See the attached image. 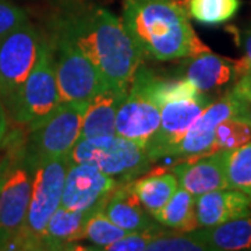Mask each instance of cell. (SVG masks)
Segmentation results:
<instances>
[{
	"mask_svg": "<svg viewBox=\"0 0 251 251\" xmlns=\"http://www.w3.org/2000/svg\"><path fill=\"white\" fill-rule=\"evenodd\" d=\"M127 232L120 229L109 219L103 212V208L95 211L87 219L81 232V240H88L97 250H105L112 243L123 237Z\"/></svg>",
	"mask_w": 251,
	"mask_h": 251,
	"instance_id": "obj_26",
	"label": "cell"
},
{
	"mask_svg": "<svg viewBox=\"0 0 251 251\" xmlns=\"http://www.w3.org/2000/svg\"><path fill=\"white\" fill-rule=\"evenodd\" d=\"M50 44L60 102H90L108 87L98 67L67 34L57 29Z\"/></svg>",
	"mask_w": 251,
	"mask_h": 251,
	"instance_id": "obj_7",
	"label": "cell"
},
{
	"mask_svg": "<svg viewBox=\"0 0 251 251\" xmlns=\"http://www.w3.org/2000/svg\"><path fill=\"white\" fill-rule=\"evenodd\" d=\"M177 187L179 181L173 172L150 173L130 183V188L137 200L152 218L166 205Z\"/></svg>",
	"mask_w": 251,
	"mask_h": 251,
	"instance_id": "obj_21",
	"label": "cell"
},
{
	"mask_svg": "<svg viewBox=\"0 0 251 251\" xmlns=\"http://www.w3.org/2000/svg\"><path fill=\"white\" fill-rule=\"evenodd\" d=\"M127 91L106 87L91 99L82 117L80 140L116 134L117 110Z\"/></svg>",
	"mask_w": 251,
	"mask_h": 251,
	"instance_id": "obj_18",
	"label": "cell"
},
{
	"mask_svg": "<svg viewBox=\"0 0 251 251\" xmlns=\"http://www.w3.org/2000/svg\"><path fill=\"white\" fill-rule=\"evenodd\" d=\"M7 131H9V115L3 100L0 98V144L3 143Z\"/></svg>",
	"mask_w": 251,
	"mask_h": 251,
	"instance_id": "obj_32",
	"label": "cell"
},
{
	"mask_svg": "<svg viewBox=\"0 0 251 251\" xmlns=\"http://www.w3.org/2000/svg\"><path fill=\"white\" fill-rule=\"evenodd\" d=\"M153 233H141V232H131L126 233L123 237L112 243L105 250L108 251H147L148 243L151 240Z\"/></svg>",
	"mask_w": 251,
	"mask_h": 251,
	"instance_id": "obj_29",
	"label": "cell"
},
{
	"mask_svg": "<svg viewBox=\"0 0 251 251\" xmlns=\"http://www.w3.org/2000/svg\"><path fill=\"white\" fill-rule=\"evenodd\" d=\"M251 106L236 95L233 91L227 92L216 102H211L197 120L191 125L187 133L181 137L168 155V158L187 159L200 155L214 152L215 130L219 123L229 117L250 113Z\"/></svg>",
	"mask_w": 251,
	"mask_h": 251,
	"instance_id": "obj_11",
	"label": "cell"
},
{
	"mask_svg": "<svg viewBox=\"0 0 251 251\" xmlns=\"http://www.w3.org/2000/svg\"><path fill=\"white\" fill-rule=\"evenodd\" d=\"M106 200L99 205L82 211H69L59 206L46 225L41 240V250H66L69 246L80 242L81 232L87 219L95 211L103 208Z\"/></svg>",
	"mask_w": 251,
	"mask_h": 251,
	"instance_id": "obj_19",
	"label": "cell"
},
{
	"mask_svg": "<svg viewBox=\"0 0 251 251\" xmlns=\"http://www.w3.org/2000/svg\"><path fill=\"white\" fill-rule=\"evenodd\" d=\"M193 232L208 251L251 250V214Z\"/></svg>",
	"mask_w": 251,
	"mask_h": 251,
	"instance_id": "obj_20",
	"label": "cell"
},
{
	"mask_svg": "<svg viewBox=\"0 0 251 251\" xmlns=\"http://www.w3.org/2000/svg\"><path fill=\"white\" fill-rule=\"evenodd\" d=\"M251 141V112L229 117L219 123L215 130L214 152L232 150Z\"/></svg>",
	"mask_w": 251,
	"mask_h": 251,
	"instance_id": "obj_25",
	"label": "cell"
},
{
	"mask_svg": "<svg viewBox=\"0 0 251 251\" xmlns=\"http://www.w3.org/2000/svg\"><path fill=\"white\" fill-rule=\"evenodd\" d=\"M172 172L177 177L180 187L186 188L194 197L214 190L229 188L225 175L224 150L183 159L173 166Z\"/></svg>",
	"mask_w": 251,
	"mask_h": 251,
	"instance_id": "obj_14",
	"label": "cell"
},
{
	"mask_svg": "<svg viewBox=\"0 0 251 251\" xmlns=\"http://www.w3.org/2000/svg\"><path fill=\"white\" fill-rule=\"evenodd\" d=\"M57 29L74 39L88 54L108 87L128 90L144 54L122 18L106 9L92 7L63 18Z\"/></svg>",
	"mask_w": 251,
	"mask_h": 251,
	"instance_id": "obj_1",
	"label": "cell"
},
{
	"mask_svg": "<svg viewBox=\"0 0 251 251\" xmlns=\"http://www.w3.org/2000/svg\"><path fill=\"white\" fill-rule=\"evenodd\" d=\"M120 186L92 163H69L60 206L69 211L90 209L103 202Z\"/></svg>",
	"mask_w": 251,
	"mask_h": 251,
	"instance_id": "obj_13",
	"label": "cell"
},
{
	"mask_svg": "<svg viewBox=\"0 0 251 251\" xmlns=\"http://www.w3.org/2000/svg\"><path fill=\"white\" fill-rule=\"evenodd\" d=\"M239 77V60H232L205 50L191 56L183 78L191 81L201 92H208L236 82Z\"/></svg>",
	"mask_w": 251,
	"mask_h": 251,
	"instance_id": "obj_16",
	"label": "cell"
},
{
	"mask_svg": "<svg viewBox=\"0 0 251 251\" xmlns=\"http://www.w3.org/2000/svg\"><path fill=\"white\" fill-rule=\"evenodd\" d=\"M67 169V156L38 162L27 216L18 236L17 250H41L46 225L62 202Z\"/></svg>",
	"mask_w": 251,
	"mask_h": 251,
	"instance_id": "obj_5",
	"label": "cell"
},
{
	"mask_svg": "<svg viewBox=\"0 0 251 251\" xmlns=\"http://www.w3.org/2000/svg\"><path fill=\"white\" fill-rule=\"evenodd\" d=\"M130 183L117 186L109 194L103 212L113 224L127 233H158V224L153 222L151 215L137 200L130 188Z\"/></svg>",
	"mask_w": 251,
	"mask_h": 251,
	"instance_id": "obj_17",
	"label": "cell"
},
{
	"mask_svg": "<svg viewBox=\"0 0 251 251\" xmlns=\"http://www.w3.org/2000/svg\"><path fill=\"white\" fill-rule=\"evenodd\" d=\"M212 102L205 92L193 98L173 99L161 105V122L156 133L147 144L145 151L151 162L168 158L172 148L187 133L204 109Z\"/></svg>",
	"mask_w": 251,
	"mask_h": 251,
	"instance_id": "obj_12",
	"label": "cell"
},
{
	"mask_svg": "<svg viewBox=\"0 0 251 251\" xmlns=\"http://www.w3.org/2000/svg\"><path fill=\"white\" fill-rule=\"evenodd\" d=\"M227 187L251 197V141L232 150H224Z\"/></svg>",
	"mask_w": 251,
	"mask_h": 251,
	"instance_id": "obj_24",
	"label": "cell"
},
{
	"mask_svg": "<svg viewBox=\"0 0 251 251\" xmlns=\"http://www.w3.org/2000/svg\"><path fill=\"white\" fill-rule=\"evenodd\" d=\"M88 102H60L28 130V145L36 161L67 156L80 140L82 117Z\"/></svg>",
	"mask_w": 251,
	"mask_h": 251,
	"instance_id": "obj_9",
	"label": "cell"
},
{
	"mask_svg": "<svg viewBox=\"0 0 251 251\" xmlns=\"http://www.w3.org/2000/svg\"><path fill=\"white\" fill-rule=\"evenodd\" d=\"M153 219L162 226L179 232H190L197 229L196 197L186 188L179 186L166 205L153 216Z\"/></svg>",
	"mask_w": 251,
	"mask_h": 251,
	"instance_id": "obj_22",
	"label": "cell"
},
{
	"mask_svg": "<svg viewBox=\"0 0 251 251\" xmlns=\"http://www.w3.org/2000/svg\"><path fill=\"white\" fill-rule=\"evenodd\" d=\"M236 95H239L251 106V70L240 75L232 88Z\"/></svg>",
	"mask_w": 251,
	"mask_h": 251,
	"instance_id": "obj_31",
	"label": "cell"
},
{
	"mask_svg": "<svg viewBox=\"0 0 251 251\" xmlns=\"http://www.w3.org/2000/svg\"><path fill=\"white\" fill-rule=\"evenodd\" d=\"M181 4L190 17L205 25L225 24L240 9V0H184Z\"/></svg>",
	"mask_w": 251,
	"mask_h": 251,
	"instance_id": "obj_23",
	"label": "cell"
},
{
	"mask_svg": "<svg viewBox=\"0 0 251 251\" xmlns=\"http://www.w3.org/2000/svg\"><path fill=\"white\" fill-rule=\"evenodd\" d=\"M156 78L141 64L117 110L116 134L144 148L156 133L161 122V105L153 95Z\"/></svg>",
	"mask_w": 251,
	"mask_h": 251,
	"instance_id": "obj_8",
	"label": "cell"
},
{
	"mask_svg": "<svg viewBox=\"0 0 251 251\" xmlns=\"http://www.w3.org/2000/svg\"><path fill=\"white\" fill-rule=\"evenodd\" d=\"M67 159L69 163H92L120 184L140 177L152 163L144 147L117 134L78 140Z\"/></svg>",
	"mask_w": 251,
	"mask_h": 251,
	"instance_id": "obj_4",
	"label": "cell"
},
{
	"mask_svg": "<svg viewBox=\"0 0 251 251\" xmlns=\"http://www.w3.org/2000/svg\"><path fill=\"white\" fill-rule=\"evenodd\" d=\"M42 41L29 21L0 38V98L4 105L32 72Z\"/></svg>",
	"mask_w": 251,
	"mask_h": 251,
	"instance_id": "obj_10",
	"label": "cell"
},
{
	"mask_svg": "<svg viewBox=\"0 0 251 251\" xmlns=\"http://www.w3.org/2000/svg\"><path fill=\"white\" fill-rule=\"evenodd\" d=\"M147 251H208L193 230L176 233H153Z\"/></svg>",
	"mask_w": 251,
	"mask_h": 251,
	"instance_id": "obj_27",
	"label": "cell"
},
{
	"mask_svg": "<svg viewBox=\"0 0 251 251\" xmlns=\"http://www.w3.org/2000/svg\"><path fill=\"white\" fill-rule=\"evenodd\" d=\"M229 29L233 32L237 45L242 48L243 53H244V56L239 60L240 75H243L244 73L251 70V27L247 29H237V28L230 27Z\"/></svg>",
	"mask_w": 251,
	"mask_h": 251,
	"instance_id": "obj_30",
	"label": "cell"
},
{
	"mask_svg": "<svg viewBox=\"0 0 251 251\" xmlns=\"http://www.w3.org/2000/svg\"><path fill=\"white\" fill-rule=\"evenodd\" d=\"M122 21L144 56L155 60L191 57L209 50L196 35L187 10L175 0H123Z\"/></svg>",
	"mask_w": 251,
	"mask_h": 251,
	"instance_id": "obj_2",
	"label": "cell"
},
{
	"mask_svg": "<svg viewBox=\"0 0 251 251\" xmlns=\"http://www.w3.org/2000/svg\"><path fill=\"white\" fill-rule=\"evenodd\" d=\"M36 166L27 127L16 125L0 144V250H17Z\"/></svg>",
	"mask_w": 251,
	"mask_h": 251,
	"instance_id": "obj_3",
	"label": "cell"
},
{
	"mask_svg": "<svg viewBox=\"0 0 251 251\" xmlns=\"http://www.w3.org/2000/svg\"><path fill=\"white\" fill-rule=\"evenodd\" d=\"M59 103L52 44L44 39L32 72L4 106L13 123L31 127L48 116Z\"/></svg>",
	"mask_w": 251,
	"mask_h": 251,
	"instance_id": "obj_6",
	"label": "cell"
},
{
	"mask_svg": "<svg viewBox=\"0 0 251 251\" xmlns=\"http://www.w3.org/2000/svg\"><path fill=\"white\" fill-rule=\"evenodd\" d=\"M27 21L28 17L24 10L7 1H0V38Z\"/></svg>",
	"mask_w": 251,
	"mask_h": 251,
	"instance_id": "obj_28",
	"label": "cell"
},
{
	"mask_svg": "<svg viewBox=\"0 0 251 251\" xmlns=\"http://www.w3.org/2000/svg\"><path fill=\"white\" fill-rule=\"evenodd\" d=\"M251 214V197L234 190H214L196 197V218L198 227L224 224Z\"/></svg>",
	"mask_w": 251,
	"mask_h": 251,
	"instance_id": "obj_15",
	"label": "cell"
}]
</instances>
